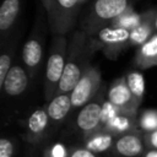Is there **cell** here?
<instances>
[{"instance_id":"1","label":"cell","mask_w":157,"mask_h":157,"mask_svg":"<svg viewBox=\"0 0 157 157\" xmlns=\"http://www.w3.org/2000/svg\"><path fill=\"white\" fill-rule=\"evenodd\" d=\"M92 53L93 50L90 45L88 36L82 29L76 31L69 42L65 69L55 96L70 94L74 91L77 82L82 77L85 70L90 66L88 60Z\"/></svg>"},{"instance_id":"2","label":"cell","mask_w":157,"mask_h":157,"mask_svg":"<svg viewBox=\"0 0 157 157\" xmlns=\"http://www.w3.org/2000/svg\"><path fill=\"white\" fill-rule=\"evenodd\" d=\"M131 2L132 0H94L81 23V29L87 36L97 33L132 9Z\"/></svg>"},{"instance_id":"3","label":"cell","mask_w":157,"mask_h":157,"mask_svg":"<svg viewBox=\"0 0 157 157\" xmlns=\"http://www.w3.org/2000/svg\"><path fill=\"white\" fill-rule=\"evenodd\" d=\"M67 47L69 43L63 34H54L47 60L44 77V97L48 102L54 98L61 80L66 63Z\"/></svg>"},{"instance_id":"4","label":"cell","mask_w":157,"mask_h":157,"mask_svg":"<svg viewBox=\"0 0 157 157\" xmlns=\"http://www.w3.org/2000/svg\"><path fill=\"white\" fill-rule=\"evenodd\" d=\"M130 40V31L120 27L107 26L97 33L88 36V42L92 50H103L104 55L114 59L123 52Z\"/></svg>"},{"instance_id":"5","label":"cell","mask_w":157,"mask_h":157,"mask_svg":"<svg viewBox=\"0 0 157 157\" xmlns=\"http://www.w3.org/2000/svg\"><path fill=\"white\" fill-rule=\"evenodd\" d=\"M87 0H54L52 12L48 15L54 34H65L71 29L75 20Z\"/></svg>"},{"instance_id":"6","label":"cell","mask_w":157,"mask_h":157,"mask_svg":"<svg viewBox=\"0 0 157 157\" xmlns=\"http://www.w3.org/2000/svg\"><path fill=\"white\" fill-rule=\"evenodd\" d=\"M101 87V71L97 66L90 65L74 91L70 93L72 108H83L97 94Z\"/></svg>"},{"instance_id":"7","label":"cell","mask_w":157,"mask_h":157,"mask_svg":"<svg viewBox=\"0 0 157 157\" xmlns=\"http://www.w3.org/2000/svg\"><path fill=\"white\" fill-rule=\"evenodd\" d=\"M103 96L97 94L88 104L81 108L77 118L76 125L82 131L83 139L93 134L102 128V109H103Z\"/></svg>"},{"instance_id":"8","label":"cell","mask_w":157,"mask_h":157,"mask_svg":"<svg viewBox=\"0 0 157 157\" xmlns=\"http://www.w3.org/2000/svg\"><path fill=\"white\" fill-rule=\"evenodd\" d=\"M107 101L110 102L113 105H115L118 109H120L123 113L128 115L136 117L139 105L136 104L128 85L125 77L117 78L109 87L107 93Z\"/></svg>"},{"instance_id":"9","label":"cell","mask_w":157,"mask_h":157,"mask_svg":"<svg viewBox=\"0 0 157 157\" xmlns=\"http://www.w3.org/2000/svg\"><path fill=\"white\" fill-rule=\"evenodd\" d=\"M38 25L33 28L31 37L27 39L22 48V60L25 63L26 70L28 71L29 76H33L37 67L39 66L43 56V36L40 28H37Z\"/></svg>"},{"instance_id":"10","label":"cell","mask_w":157,"mask_h":157,"mask_svg":"<svg viewBox=\"0 0 157 157\" xmlns=\"http://www.w3.org/2000/svg\"><path fill=\"white\" fill-rule=\"evenodd\" d=\"M144 148H145L144 134H141V130H137L118 136L114 141L112 152L114 156L135 157L142 155Z\"/></svg>"},{"instance_id":"11","label":"cell","mask_w":157,"mask_h":157,"mask_svg":"<svg viewBox=\"0 0 157 157\" xmlns=\"http://www.w3.org/2000/svg\"><path fill=\"white\" fill-rule=\"evenodd\" d=\"M49 121L50 119L45 108L33 110L26 121V141L29 144H38L44 137Z\"/></svg>"},{"instance_id":"12","label":"cell","mask_w":157,"mask_h":157,"mask_svg":"<svg viewBox=\"0 0 157 157\" xmlns=\"http://www.w3.org/2000/svg\"><path fill=\"white\" fill-rule=\"evenodd\" d=\"M28 71L21 65L16 64L9 71L4 83L2 91L11 97H16L22 94L28 86Z\"/></svg>"},{"instance_id":"13","label":"cell","mask_w":157,"mask_h":157,"mask_svg":"<svg viewBox=\"0 0 157 157\" xmlns=\"http://www.w3.org/2000/svg\"><path fill=\"white\" fill-rule=\"evenodd\" d=\"M157 16L156 10H148L144 12V18L140 25L130 31V45H142L155 34V20Z\"/></svg>"},{"instance_id":"14","label":"cell","mask_w":157,"mask_h":157,"mask_svg":"<svg viewBox=\"0 0 157 157\" xmlns=\"http://www.w3.org/2000/svg\"><path fill=\"white\" fill-rule=\"evenodd\" d=\"M115 139L117 137L113 134H110L105 129L101 128L97 131H94L93 134H91L83 139V141H85L83 146L93 153H103V152H107L113 148Z\"/></svg>"},{"instance_id":"15","label":"cell","mask_w":157,"mask_h":157,"mask_svg":"<svg viewBox=\"0 0 157 157\" xmlns=\"http://www.w3.org/2000/svg\"><path fill=\"white\" fill-rule=\"evenodd\" d=\"M21 10V0H4L0 6V32L2 39L15 25Z\"/></svg>"},{"instance_id":"16","label":"cell","mask_w":157,"mask_h":157,"mask_svg":"<svg viewBox=\"0 0 157 157\" xmlns=\"http://www.w3.org/2000/svg\"><path fill=\"white\" fill-rule=\"evenodd\" d=\"M49 119L54 124H60L72 109L70 94H56L45 107Z\"/></svg>"},{"instance_id":"17","label":"cell","mask_w":157,"mask_h":157,"mask_svg":"<svg viewBox=\"0 0 157 157\" xmlns=\"http://www.w3.org/2000/svg\"><path fill=\"white\" fill-rule=\"evenodd\" d=\"M135 64L141 69H148L157 65V33L139 47L135 55Z\"/></svg>"},{"instance_id":"18","label":"cell","mask_w":157,"mask_h":157,"mask_svg":"<svg viewBox=\"0 0 157 157\" xmlns=\"http://www.w3.org/2000/svg\"><path fill=\"white\" fill-rule=\"evenodd\" d=\"M139 124L136 120V117L132 115H128V114H118L117 117H114L113 119H110L104 126L103 129H105L107 131H109L110 134H113L115 137L132 132V131H137Z\"/></svg>"},{"instance_id":"19","label":"cell","mask_w":157,"mask_h":157,"mask_svg":"<svg viewBox=\"0 0 157 157\" xmlns=\"http://www.w3.org/2000/svg\"><path fill=\"white\" fill-rule=\"evenodd\" d=\"M125 80H126V85L136 104L140 105L144 98V93H145V80H144L142 74H140L139 71H130L125 76Z\"/></svg>"},{"instance_id":"20","label":"cell","mask_w":157,"mask_h":157,"mask_svg":"<svg viewBox=\"0 0 157 157\" xmlns=\"http://www.w3.org/2000/svg\"><path fill=\"white\" fill-rule=\"evenodd\" d=\"M144 18V12L142 13H136L132 11V9H130L128 12H125L123 16H120L119 18H117L110 26L113 27H120V28H125L129 31H132L134 28H136L140 22Z\"/></svg>"},{"instance_id":"21","label":"cell","mask_w":157,"mask_h":157,"mask_svg":"<svg viewBox=\"0 0 157 157\" xmlns=\"http://www.w3.org/2000/svg\"><path fill=\"white\" fill-rule=\"evenodd\" d=\"M137 124L144 134L157 130V109L144 110L137 119Z\"/></svg>"},{"instance_id":"22","label":"cell","mask_w":157,"mask_h":157,"mask_svg":"<svg viewBox=\"0 0 157 157\" xmlns=\"http://www.w3.org/2000/svg\"><path fill=\"white\" fill-rule=\"evenodd\" d=\"M13 53H15V44L12 43L11 45H9L7 49H5V52L0 56V88H2V83H4L9 71L12 67Z\"/></svg>"},{"instance_id":"23","label":"cell","mask_w":157,"mask_h":157,"mask_svg":"<svg viewBox=\"0 0 157 157\" xmlns=\"http://www.w3.org/2000/svg\"><path fill=\"white\" fill-rule=\"evenodd\" d=\"M69 150L60 142H56L54 145H50L45 148L43 157H67Z\"/></svg>"},{"instance_id":"24","label":"cell","mask_w":157,"mask_h":157,"mask_svg":"<svg viewBox=\"0 0 157 157\" xmlns=\"http://www.w3.org/2000/svg\"><path fill=\"white\" fill-rule=\"evenodd\" d=\"M15 142L9 137L0 139V157H13Z\"/></svg>"},{"instance_id":"25","label":"cell","mask_w":157,"mask_h":157,"mask_svg":"<svg viewBox=\"0 0 157 157\" xmlns=\"http://www.w3.org/2000/svg\"><path fill=\"white\" fill-rule=\"evenodd\" d=\"M67 157H97L96 153L87 150L85 146H76L69 148V156Z\"/></svg>"},{"instance_id":"26","label":"cell","mask_w":157,"mask_h":157,"mask_svg":"<svg viewBox=\"0 0 157 157\" xmlns=\"http://www.w3.org/2000/svg\"><path fill=\"white\" fill-rule=\"evenodd\" d=\"M144 142L148 150H157V130L144 134Z\"/></svg>"},{"instance_id":"27","label":"cell","mask_w":157,"mask_h":157,"mask_svg":"<svg viewBox=\"0 0 157 157\" xmlns=\"http://www.w3.org/2000/svg\"><path fill=\"white\" fill-rule=\"evenodd\" d=\"M42 5L44 6V9L47 10L48 15L52 12V9H53V4H54V0H40Z\"/></svg>"},{"instance_id":"28","label":"cell","mask_w":157,"mask_h":157,"mask_svg":"<svg viewBox=\"0 0 157 157\" xmlns=\"http://www.w3.org/2000/svg\"><path fill=\"white\" fill-rule=\"evenodd\" d=\"M142 157H157V150H147L144 152Z\"/></svg>"},{"instance_id":"29","label":"cell","mask_w":157,"mask_h":157,"mask_svg":"<svg viewBox=\"0 0 157 157\" xmlns=\"http://www.w3.org/2000/svg\"><path fill=\"white\" fill-rule=\"evenodd\" d=\"M155 33H157V16H156V20H155Z\"/></svg>"},{"instance_id":"30","label":"cell","mask_w":157,"mask_h":157,"mask_svg":"<svg viewBox=\"0 0 157 157\" xmlns=\"http://www.w3.org/2000/svg\"><path fill=\"white\" fill-rule=\"evenodd\" d=\"M26 157H36V155L33 153V151H31V153H28V155H27Z\"/></svg>"}]
</instances>
